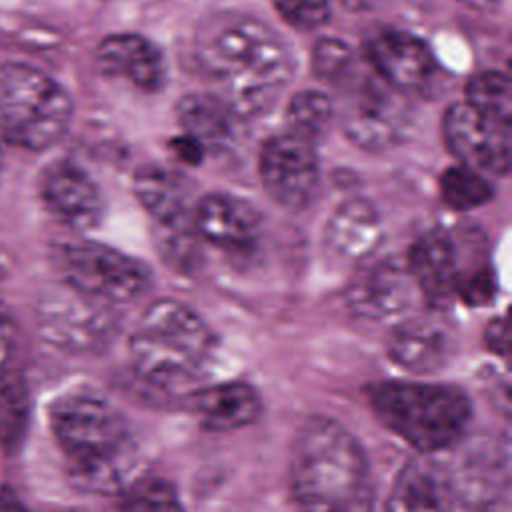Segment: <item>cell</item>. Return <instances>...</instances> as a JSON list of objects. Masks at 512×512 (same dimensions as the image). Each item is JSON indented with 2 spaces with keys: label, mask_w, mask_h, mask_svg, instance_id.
<instances>
[{
  "label": "cell",
  "mask_w": 512,
  "mask_h": 512,
  "mask_svg": "<svg viewBox=\"0 0 512 512\" xmlns=\"http://www.w3.org/2000/svg\"><path fill=\"white\" fill-rule=\"evenodd\" d=\"M194 58L218 96L242 118L268 112L292 76L284 40L242 12L206 16L194 32Z\"/></svg>",
  "instance_id": "6da1fadb"
},
{
  "label": "cell",
  "mask_w": 512,
  "mask_h": 512,
  "mask_svg": "<svg viewBox=\"0 0 512 512\" xmlns=\"http://www.w3.org/2000/svg\"><path fill=\"white\" fill-rule=\"evenodd\" d=\"M290 490L300 512H372V482L358 440L336 420L308 418L290 450Z\"/></svg>",
  "instance_id": "7a4b0ae2"
},
{
  "label": "cell",
  "mask_w": 512,
  "mask_h": 512,
  "mask_svg": "<svg viewBox=\"0 0 512 512\" xmlns=\"http://www.w3.org/2000/svg\"><path fill=\"white\" fill-rule=\"evenodd\" d=\"M48 416L76 486L112 494L132 480L136 444L114 406L92 394H66L52 404Z\"/></svg>",
  "instance_id": "3957f363"
},
{
  "label": "cell",
  "mask_w": 512,
  "mask_h": 512,
  "mask_svg": "<svg viewBox=\"0 0 512 512\" xmlns=\"http://www.w3.org/2000/svg\"><path fill=\"white\" fill-rule=\"evenodd\" d=\"M212 346L208 324L192 308L172 298L152 302L130 336V356L138 378L162 392L190 388Z\"/></svg>",
  "instance_id": "277c9868"
},
{
  "label": "cell",
  "mask_w": 512,
  "mask_h": 512,
  "mask_svg": "<svg viewBox=\"0 0 512 512\" xmlns=\"http://www.w3.org/2000/svg\"><path fill=\"white\" fill-rule=\"evenodd\" d=\"M368 402L382 426L422 454L456 444L472 416L460 388L436 382H378L370 386Z\"/></svg>",
  "instance_id": "5b68a950"
},
{
  "label": "cell",
  "mask_w": 512,
  "mask_h": 512,
  "mask_svg": "<svg viewBox=\"0 0 512 512\" xmlns=\"http://www.w3.org/2000/svg\"><path fill=\"white\" fill-rule=\"evenodd\" d=\"M72 120L68 92L46 72L22 62L0 66V134L26 150L56 144Z\"/></svg>",
  "instance_id": "8992f818"
},
{
  "label": "cell",
  "mask_w": 512,
  "mask_h": 512,
  "mask_svg": "<svg viewBox=\"0 0 512 512\" xmlns=\"http://www.w3.org/2000/svg\"><path fill=\"white\" fill-rule=\"evenodd\" d=\"M52 264L64 284L108 304L132 302L150 284L142 262L92 240L54 246Z\"/></svg>",
  "instance_id": "52a82bcc"
},
{
  "label": "cell",
  "mask_w": 512,
  "mask_h": 512,
  "mask_svg": "<svg viewBox=\"0 0 512 512\" xmlns=\"http://www.w3.org/2000/svg\"><path fill=\"white\" fill-rule=\"evenodd\" d=\"M38 334L68 354L104 348L116 332L112 304L88 296L64 282L46 288L36 300Z\"/></svg>",
  "instance_id": "ba28073f"
},
{
  "label": "cell",
  "mask_w": 512,
  "mask_h": 512,
  "mask_svg": "<svg viewBox=\"0 0 512 512\" xmlns=\"http://www.w3.org/2000/svg\"><path fill=\"white\" fill-rule=\"evenodd\" d=\"M340 84H346L340 122L348 140L366 150H386L400 144L408 128V116L394 96L396 90L370 76L356 82L348 74Z\"/></svg>",
  "instance_id": "9c48e42d"
},
{
  "label": "cell",
  "mask_w": 512,
  "mask_h": 512,
  "mask_svg": "<svg viewBox=\"0 0 512 512\" xmlns=\"http://www.w3.org/2000/svg\"><path fill=\"white\" fill-rule=\"evenodd\" d=\"M258 170L268 196L286 210L308 208L318 192L320 164L312 142L290 132L262 144Z\"/></svg>",
  "instance_id": "30bf717a"
},
{
  "label": "cell",
  "mask_w": 512,
  "mask_h": 512,
  "mask_svg": "<svg viewBox=\"0 0 512 512\" xmlns=\"http://www.w3.org/2000/svg\"><path fill=\"white\" fill-rule=\"evenodd\" d=\"M442 134L460 164L480 174L506 176L510 170V124L468 102H456L444 112Z\"/></svg>",
  "instance_id": "8fae6325"
},
{
  "label": "cell",
  "mask_w": 512,
  "mask_h": 512,
  "mask_svg": "<svg viewBox=\"0 0 512 512\" xmlns=\"http://www.w3.org/2000/svg\"><path fill=\"white\" fill-rule=\"evenodd\" d=\"M38 192L52 218L74 230L94 228L104 214V198L92 176L72 160H54L42 170Z\"/></svg>",
  "instance_id": "7c38bea8"
},
{
  "label": "cell",
  "mask_w": 512,
  "mask_h": 512,
  "mask_svg": "<svg viewBox=\"0 0 512 512\" xmlns=\"http://www.w3.org/2000/svg\"><path fill=\"white\" fill-rule=\"evenodd\" d=\"M394 364L412 374H432L444 368L456 352V332L440 310L404 318L386 340Z\"/></svg>",
  "instance_id": "4fadbf2b"
},
{
  "label": "cell",
  "mask_w": 512,
  "mask_h": 512,
  "mask_svg": "<svg viewBox=\"0 0 512 512\" xmlns=\"http://www.w3.org/2000/svg\"><path fill=\"white\" fill-rule=\"evenodd\" d=\"M414 282L406 264L396 258L364 262L346 288V304L358 318L386 322L404 314L412 300Z\"/></svg>",
  "instance_id": "5bb4252c"
},
{
  "label": "cell",
  "mask_w": 512,
  "mask_h": 512,
  "mask_svg": "<svg viewBox=\"0 0 512 512\" xmlns=\"http://www.w3.org/2000/svg\"><path fill=\"white\" fill-rule=\"evenodd\" d=\"M374 74L396 92H418L432 84L436 60L428 46L404 30H382L366 46Z\"/></svg>",
  "instance_id": "9a60e30c"
},
{
  "label": "cell",
  "mask_w": 512,
  "mask_h": 512,
  "mask_svg": "<svg viewBox=\"0 0 512 512\" xmlns=\"http://www.w3.org/2000/svg\"><path fill=\"white\" fill-rule=\"evenodd\" d=\"M406 268L432 310H444L456 294L458 252L448 232L428 230L410 248Z\"/></svg>",
  "instance_id": "2e32d148"
},
{
  "label": "cell",
  "mask_w": 512,
  "mask_h": 512,
  "mask_svg": "<svg viewBox=\"0 0 512 512\" xmlns=\"http://www.w3.org/2000/svg\"><path fill=\"white\" fill-rule=\"evenodd\" d=\"M192 224L200 238L218 248L246 250L256 244L262 220L250 202L216 192L198 200L192 212Z\"/></svg>",
  "instance_id": "e0dca14e"
},
{
  "label": "cell",
  "mask_w": 512,
  "mask_h": 512,
  "mask_svg": "<svg viewBox=\"0 0 512 512\" xmlns=\"http://www.w3.org/2000/svg\"><path fill=\"white\" fill-rule=\"evenodd\" d=\"M452 474L432 458L406 462L388 492L384 512H454Z\"/></svg>",
  "instance_id": "ac0fdd59"
},
{
  "label": "cell",
  "mask_w": 512,
  "mask_h": 512,
  "mask_svg": "<svg viewBox=\"0 0 512 512\" xmlns=\"http://www.w3.org/2000/svg\"><path fill=\"white\" fill-rule=\"evenodd\" d=\"M384 228L378 210L364 198L344 200L324 230L326 250L340 262L364 264L380 248Z\"/></svg>",
  "instance_id": "d6986e66"
},
{
  "label": "cell",
  "mask_w": 512,
  "mask_h": 512,
  "mask_svg": "<svg viewBox=\"0 0 512 512\" xmlns=\"http://www.w3.org/2000/svg\"><path fill=\"white\" fill-rule=\"evenodd\" d=\"M96 64L104 74L126 78L146 92L156 90L164 78L160 50L144 36L132 32L106 36L96 48Z\"/></svg>",
  "instance_id": "ffe728a7"
},
{
  "label": "cell",
  "mask_w": 512,
  "mask_h": 512,
  "mask_svg": "<svg viewBox=\"0 0 512 512\" xmlns=\"http://www.w3.org/2000/svg\"><path fill=\"white\" fill-rule=\"evenodd\" d=\"M176 118L186 136L206 150H228L242 136V118L214 94H186L176 104Z\"/></svg>",
  "instance_id": "44dd1931"
},
{
  "label": "cell",
  "mask_w": 512,
  "mask_h": 512,
  "mask_svg": "<svg viewBox=\"0 0 512 512\" xmlns=\"http://www.w3.org/2000/svg\"><path fill=\"white\" fill-rule=\"evenodd\" d=\"M186 408L204 428L228 432L254 422L262 404L252 386L244 382H224L190 392L186 396Z\"/></svg>",
  "instance_id": "7402d4cb"
},
{
  "label": "cell",
  "mask_w": 512,
  "mask_h": 512,
  "mask_svg": "<svg viewBox=\"0 0 512 512\" xmlns=\"http://www.w3.org/2000/svg\"><path fill=\"white\" fill-rule=\"evenodd\" d=\"M452 474V472H450ZM456 504L468 512H494L506 488V462L498 448H476L452 474Z\"/></svg>",
  "instance_id": "603a6c76"
},
{
  "label": "cell",
  "mask_w": 512,
  "mask_h": 512,
  "mask_svg": "<svg viewBox=\"0 0 512 512\" xmlns=\"http://www.w3.org/2000/svg\"><path fill=\"white\" fill-rule=\"evenodd\" d=\"M134 194L156 224L188 218V186L172 170L142 166L134 176Z\"/></svg>",
  "instance_id": "cb8c5ba5"
},
{
  "label": "cell",
  "mask_w": 512,
  "mask_h": 512,
  "mask_svg": "<svg viewBox=\"0 0 512 512\" xmlns=\"http://www.w3.org/2000/svg\"><path fill=\"white\" fill-rule=\"evenodd\" d=\"M334 116V102L326 94L304 90L294 94L288 102L286 126L290 134L316 144L328 132Z\"/></svg>",
  "instance_id": "d4e9b609"
},
{
  "label": "cell",
  "mask_w": 512,
  "mask_h": 512,
  "mask_svg": "<svg viewBox=\"0 0 512 512\" xmlns=\"http://www.w3.org/2000/svg\"><path fill=\"white\" fill-rule=\"evenodd\" d=\"M30 414V398L22 376L8 368L0 372V446L10 450L20 444Z\"/></svg>",
  "instance_id": "484cf974"
},
{
  "label": "cell",
  "mask_w": 512,
  "mask_h": 512,
  "mask_svg": "<svg viewBox=\"0 0 512 512\" xmlns=\"http://www.w3.org/2000/svg\"><path fill=\"white\" fill-rule=\"evenodd\" d=\"M120 494L124 512H184L176 488L158 476L132 478Z\"/></svg>",
  "instance_id": "4316f807"
},
{
  "label": "cell",
  "mask_w": 512,
  "mask_h": 512,
  "mask_svg": "<svg viewBox=\"0 0 512 512\" xmlns=\"http://www.w3.org/2000/svg\"><path fill=\"white\" fill-rule=\"evenodd\" d=\"M442 200L454 210H472L492 198V186L484 174L464 164L446 168L440 176Z\"/></svg>",
  "instance_id": "83f0119b"
},
{
  "label": "cell",
  "mask_w": 512,
  "mask_h": 512,
  "mask_svg": "<svg viewBox=\"0 0 512 512\" xmlns=\"http://www.w3.org/2000/svg\"><path fill=\"white\" fill-rule=\"evenodd\" d=\"M198 238L200 236L192 224V216L168 224H158L156 230L158 252L168 262V266L180 272H192L200 264Z\"/></svg>",
  "instance_id": "f1b7e54d"
},
{
  "label": "cell",
  "mask_w": 512,
  "mask_h": 512,
  "mask_svg": "<svg viewBox=\"0 0 512 512\" xmlns=\"http://www.w3.org/2000/svg\"><path fill=\"white\" fill-rule=\"evenodd\" d=\"M470 106L510 124L512 120V88L506 74L482 72L466 84V100Z\"/></svg>",
  "instance_id": "f546056e"
},
{
  "label": "cell",
  "mask_w": 512,
  "mask_h": 512,
  "mask_svg": "<svg viewBox=\"0 0 512 512\" xmlns=\"http://www.w3.org/2000/svg\"><path fill=\"white\" fill-rule=\"evenodd\" d=\"M312 72L328 84H340L352 72V52L336 38H322L312 50Z\"/></svg>",
  "instance_id": "4dcf8cb0"
},
{
  "label": "cell",
  "mask_w": 512,
  "mask_h": 512,
  "mask_svg": "<svg viewBox=\"0 0 512 512\" xmlns=\"http://www.w3.org/2000/svg\"><path fill=\"white\" fill-rule=\"evenodd\" d=\"M272 4L282 20L300 30L320 28L330 18L328 0H272Z\"/></svg>",
  "instance_id": "1f68e13d"
},
{
  "label": "cell",
  "mask_w": 512,
  "mask_h": 512,
  "mask_svg": "<svg viewBox=\"0 0 512 512\" xmlns=\"http://www.w3.org/2000/svg\"><path fill=\"white\" fill-rule=\"evenodd\" d=\"M494 290H496L494 276L486 268H478V270H474L466 276L462 274L458 278V284H456V294L462 296L468 304H474V306L490 302Z\"/></svg>",
  "instance_id": "d6a6232c"
},
{
  "label": "cell",
  "mask_w": 512,
  "mask_h": 512,
  "mask_svg": "<svg viewBox=\"0 0 512 512\" xmlns=\"http://www.w3.org/2000/svg\"><path fill=\"white\" fill-rule=\"evenodd\" d=\"M12 344H14V324L10 314L0 306V372L8 368Z\"/></svg>",
  "instance_id": "836d02e7"
},
{
  "label": "cell",
  "mask_w": 512,
  "mask_h": 512,
  "mask_svg": "<svg viewBox=\"0 0 512 512\" xmlns=\"http://www.w3.org/2000/svg\"><path fill=\"white\" fill-rule=\"evenodd\" d=\"M172 150L178 154L180 160H184L188 164H198L202 160V156H204V148L196 140L186 136V134L176 138V140H172Z\"/></svg>",
  "instance_id": "e575fe53"
},
{
  "label": "cell",
  "mask_w": 512,
  "mask_h": 512,
  "mask_svg": "<svg viewBox=\"0 0 512 512\" xmlns=\"http://www.w3.org/2000/svg\"><path fill=\"white\" fill-rule=\"evenodd\" d=\"M506 340H508L506 322H504V318H496L494 322H490V326L486 330V342L494 352L504 354L506 352Z\"/></svg>",
  "instance_id": "d590c367"
},
{
  "label": "cell",
  "mask_w": 512,
  "mask_h": 512,
  "mask_svg": "<svg viewBox=\"0 0 512 512\" xmlns=\"http://www.w3.org/2000/svg\"><path fill=\"white\" fill-rule=\"evenodd\" d=\"M0 512H28V510L10 490H0Z\"/></svg>",
  "instance_id": "8d00e7d4"
},
{
  "label": "cell",
  "mask_w": 512,
  "mask_h": 512,
  "mask_svg": "<svg viewBox=\"0 0 512 512\" xmlns=\"http://www.w3.org/2000/svg\"><path fill=\"white\" fill-rule=\"evenodd\" d=\"M458 2L472 8V10H482V12L484 10H494L500 4V0H458Z\"/></svg>",
  "instance_id": "74e56055"
},
{
  "label": "cell",
  "mask_w": 512,
  "mask_h": 512,
  "mask_svg": "<svg viewBox=\"0 0 512 512\" xmlns=\"http://www.w3.org/2000/svg\"><path fill=\"white\" fill-rule=\"evenodd\" d=\"M346 8H352V10H360V8H368L370 4H374L376 0H340Z\"/></svg>",
  "instance_id": "f35d334b"
},
{
  "label": "cell",
  "mask_w": 512,
  "mask_h": 512,
  "mask_svg": "<svg viewBox=\"0 0 512 512\" xmlns=\"http://www.w3.org/2000/svg\"><path fill=\"white\" fill-rule=\"evenodd\" d=\"M2 142H4V138H2V134H0V166H2Z\"/></svg>",
  "instance_id": "ab89813d"
}]
</instances>
